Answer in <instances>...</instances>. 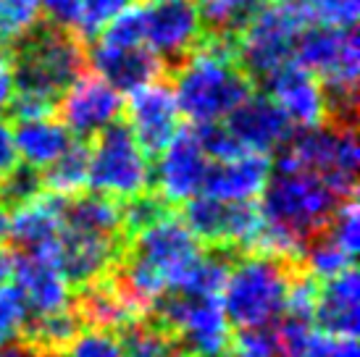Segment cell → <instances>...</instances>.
Segmentation results:
<instances>
[{"label": "cell", "instance_id": "40", "mask_svg": "<svg viewBox=\"0 0 360 357\" xmlns=\"http://www.w3.org/2000/svg\"><path fill=\"white\" fill-rule=\"evenodd\" d=\"M8 210L3 208V205H0V242H3V239L8 237Z\"/></svg>", "mask_w": 360, "mask_h": 357}, {"label": "cell", "instance_id": "30", "mask_svg": "<svg viewBox=\"0 0 360 357\" xmlns=\"http://www.w3.org/2000/svg\"><path fill=\"white\" fill-rule=\"evenodd\" d=\"M63 357H127L116 331L84 326L63 349Z\"/></svg>", "mask_w": 360, "mask_h": 357}, {"label": "cell", "instance_id": "36", "mask_svg": "<svg viewBox=\"0 0 360 357\" xmlns=\"http://www.w3.org/2000/svg\"><path fill=\"white\" fill-rule=\"evenodd\" d=\"M16 163H19V152H16V142H13V126L8 119L0 116V178Z\"/></svg>", "mask_w": 360, "mask_h": 357}, {"label": "cell", "instance_id": "26", "mask_svg": "<svg viewBox=\"0 0 360 357\" xmlns=\"http://www.w3.org/2000/svg\"><path fill=\"white\" fill-rule=\"evenodd\" d=\"M37 0H0V48L11 50L40 24Z\"/></svg>", "mask_w": 360, "mask_h": 357}, {"label": "cell", "instance_id": "5", "mask_svg": "<svg viewBox=\"0 0 360 357\" xmlns=\"http://www.w3.org/2000/svg\"><path fill=\"white\" fill-rule=\"evenodd\" d=\"M308 27L300 3H263L234 37V53L252 84L295 58L297 37Z\"/></svg>", "mask_w": 360, "mask_h": 357}, {"label": "cell", "instance_id": "31", "mask_svg": "<svg viewBox=\"0 0 360 357\" xmlns=\"http://www.w3.org/2000/svg\"><path fill=\"white\" fill-rule=\"evenodd\" d=\"M308 24L350 30L358 21L360 0H297Z\"/></svg>", "mask_w": 360, "mask_h": 357}, {"label": "cell", "instance_id": "4", "mask_svg": "<svg viewBox=\"0 0 360 357\" xmlns=\"http://www.w3.org/2000/svg\"><path fill=\"white\" fill-rule=\"evenodd\" d=\"M11 53L13 66V92L30 95L56 105L60 95L87 71V42L66 27H56L51 21L37 24L30 34H24Z\"/></svg>", "mask_w": 360, "mask_h": 357}, {"label": "cell", "instance_id": "38", "mask_svg": "<svg viewBox=\"0 0 360 357\" xmlns=\"http://www.w3.org/2000/svg\"><path fill=\"white\" fill-rule=\"evenodd\" d=\"M16 266H19V252L0 242V287H8L16 278Z\"/></svg>", "mask_w": 360, "mask_h": 357}, {"label": "cell", "instance_id": "18", "mask_svg": "<svg viewBox=\"0 0 360 357\" xmlns=\"http://www.w3.org/2000/svg\"><path fill=\"white\" fill-rule=\"evenodd\" d=\"M87 63L92 71L103 77L113 89L127 92L142 87L153 79H160L166 69L158 60V56L148 50L145 45H134V48H116V45H105V42L92 40L87 50Z\"/></svg>", "mask_w": 360, "mask_h": 357}, {"label": "cell", "instance_id": "20", "mask_svg": "<svg viewBox=\"0 0 360 357\" xmlns=\"http://www.w3.org/2000/svg\"><path fill=\"white\" fill-rule=\"evenodd\" d=\"M271 176L269 155L260 152H237L226 160H213L202 184V195L226 202L258 200Z\"/></svg>", "mask_w": 360, "mask_h": 357}, {"label": "cell", "instance_id": "39", "mask_svg": "<svg viewBox=\"0 0 360 357\" xmlns=\"http://www.w3.org/2000/svg\"><path fill=\"white\" fill-rule=\"evenodd\" d=\"M0 357H40V352L27 342H8L0 347Z\"/></svg>", "mask_w": 360, "mask_h": 357}, {"label": "cell", "instance_id": "15", "mask_svg": "<svg viewBox=\"0 0 360 357\" xmlns=\"http://www.w3.org/2000/svg\"><path fill=\"white\" fill-rule=\"evenodd\" d=\"M221 124L242 150L260 155L279 152L284 142L297 131L266 92H250Z\"/></svg>", "mask_w": 360, "mask_h": 357}, {"label": "cell", "instance_id": "34", "mask_svg": "<svg viewBox=\"0 0 360 357\" xmlns=\"http://www.w3.org/2000/svg\"><path fill=\"white\" fill-rule=\"evenodd\" d=\"M300 357H360L358 339L355 337H334V334H323L316 331Z\"/></svg>", "mask_w": 360, "mask_h": 357}, {"label": "cell", "instance_id": "9", "mask_svg": "<svg viewBox=\"0 0 360 357\" xmlns=\"http://www.w3.org/2000/svg\"><path fill=\"white\" fill-rule=\"evenodd\" d=\"M181 221L187 223L202 247L224 249L229 255L260 249L263 242V213L258 202H226L208 195H195L181 205Z\"/></svg>", "mask_w": 360, "mask_h": 357}, {"label": "cell", "instance_id": "42", "mask_svg": "<svg viewBox=\"0 0 360 357\" xmlns=\"http://www.w3.org/2000/svg\"><path fill=\"white\" fill-rule=\"evenodd\" d=\"M276 3H297V0H276Z\"/></svg>", "mask_w": 360, "mask_h": 357}, {"label": "cell", "instance_id": "6", "mask_svg": "<svg viewBox=\"0 0 360 357\" xmlns=\"http://www.w3.org/2000/svg\"><path fill=\"white\" fill-rule=\"evenodd\" d=\"M87 189L116 202L145 195L153 189L150 158L142 152L127 124H110L87 142Z\"/></svg>", "mask_w": 360, "mask_h": 357}, {"label": "cell", "instance_id": "41", "mask_svg": "<svg viewBox=\"0 0 360 357\" xmlns=\"http://www.w3.org/2000/svg\"><path fill=\"white\" fill-rule=\"evenodd\" d=\"M40 357H63V355H58V352H40Z\"/></svg>", "mask_w": 360, "mask_h": 357}, {"label": "cell", "instance_id": "7", "mask_svg": "<svg viewBox=\"0 0 360 357\" xmlns=\"http://www.w3.org/2000/svg\"><path fill=\"white\" fill-rule=\"evenodd\" d=\"M276 163L313 171L342 200L352 197L355 195V181H358L355 124L326 121L316 129H297L279 150Z\"/></svg>", "mask_w": 360, "mask_h": 357}, {"label": "cell", "instance_id": "14", "mask_svg": "<svg viewBox=\"0 0 360 357\" xmlns=\"http://www.w3.org/2000/svg\"><path fill=\"white\" fill-rule=\"evenodd\" d=\"M263 84L266 95L279 105L295 129H316L329 121V103L323 84L300 60L292 58L290 63L279 66Z\"/></svg>", "mask_w": 360, "mask_h": 357}, {"label": "cell", "instance_id": "25", "mask_svg": "<svg viewBox=\"0 0 360 357\" xmlns=\"http://www.w3.org/2000/svg\"><path fill=\"white\" fill-rule=\"evenodd\" d=\"M87 155H90L87 142L74 139L71 148L56 163H51L48 169L42 171L45 189L56 192V195H63V197L84 192L87 189Z\"/></svg>", "mask_w": 360, "mask_h": 357}, {"label": "cell", "instance_id": "12", "mask_svg": "<svg viewBox=\"0 0 360 357\" xmlns=\"http://www.w3.org/2000/svg\"><path fill=\"white\" fill-rule=\"evenodd\" d=\"M210 169L208 152L202 150L195 126L179 129L166 148L160 150L158 166L153 169V192L174 205H184L187 200L202 192Z\"/></svg>", "mask_w": 360, "mask_h": 357}, {"label": "cell", "instance_id": "27", "mask_svg": "<svg viewBox=\"0 0 360 357\" xmlns=\"http://www.w3.org/2000/svg\"><path fill=\"white\" fill-rule=\"evenodd\" d=\"M45 192V181H42V171L32 169L27 163H16L13 169L0 178V205L8 210H19L32 200Z\"/></svg>", "mask_w": 360, "mask_h": 357}, {"label": "cell", "instance_id": "37", "mask_svg": "<svg viewBox=\"0 0 360 357\" xmlns=\"http://www.w3.org/2000/svg\"><path fill=\"white\" fill-rule=\"evenodd\" d=\"M13 66H11V53L0 48V110L8 108L13 98Z\"/></svg>", "mask_w": 360, "mask_h": 357}, {"label": "cell", "instance_id": "22", "mask_svg": "<svg viewBox=\"0 0 360 357\" xmlns=\"http://www.w3.org/2000/svg\"><path fill=\"white\" fill-rule=\"evenodd\" d=\"M116 334L124 344L127 357H184L179 339L150 313L137 316Z\"/></svg>", "mask_w": 360, "mask_h": 357}, {"label": "cell", "instance_id": "3", "mask_svg": "<svg viewBox=\"0 0 360 357\" xmlns=\"http://www.w3.org/2000/svg\"><path fill=\"white\" fill-rule=\"evenodd\" d=\"M297 268V260L260 249L234 255L221 287V308L229 326H274L284 310Z\"/></svg>", "mask_w": 360, "mask_h": 357}, {"label": "cell", "instance_id": "16", "mask_svg": "<svg viewBox=\"0 0 360 357\" xmlns=\"http://www.w3.org/2000/svg\"><path fill=\"white\" fill-rule=\"evenodd\" d=\"M13 287L30 316H51L74 305V289L63 276L58 255H19Z\"/></svg>", "mask_w": 360, "mask_h": 357}, {"label": "cell", "instance_id": "17", "mask_svg": "<svg viewBox=\"0 0 360 357\" xmlns=\"http://www.w3.org/2000/svg\"><path fill=\"white\" fill-rule=\"evenodd\" d=\"M60 208L63 195L42 192L37 197L13 210L8 219V237L21 255H58L60 242Z\"/></svg>", "mask_w": 360, "mask_h": 357}, {"label": "cell", "instance_id": "21", "mask_svg": "<svg viewBox=\"0 0 360 357\" xmlns=\"http://www.w3.org/2000/svg\"><path fill=\"white\" fill-rule=\"evenodd\" d=\"M13 142H16L19 158L27 166L45 171L71 148L74 137H71V131L56 116H40V119L16 121Z\"/></svg>", "mask_w": 360, "mask_h": 357}, {"label": "cell", "instance_id": "1", "mask_svg": "<svg viewBox=\"0 0 360 357\" xmlns=\"http://www.w3.org/2000/svg\"><path fill=\"white\" fill-rule=\"evenodd\" d=\"M340 202V195L313 171L276 163L258 202L266 221L260 252L300 263L305 245L329 223Z\"/></svg>", "mask_w": 360, "mask_h": 357}, {"label": "cell", "instance_id": "35", "mask_svg": "<svg viewBox=\"0 0 360 357\" xmlns=\"http://www.w3.org/2000/svg\"><path fill=\"white\" fill-rule=\"evenodd\" d=\"M40 11L48 16L51 24L56 27H74V16H77V0H37Z\"/></svg>", "mask_w": 360, "mask_h": 357}, {"label": "cell", "instance_id": "11", "mask_svg": "<svg viewBox=\"0 0 360 357\" xmlns=\"http://www.w3.org/2000/svg\"><path fill=\"white\" fill-rule=\"evenodd\" d=\"M121 113H124L121 92L110 87L95 71L92 74L84 71L56 103L58 121L71 131V137L82 142H90L105 126L121 121Z\"/></svg>", "mask_w": 360, "mask_h": 357}, {"label": "cell", "instance_id": "2", "mask_svg": "<svg viewBox=\"0 0 360 357\" xmlns=\"http://www.w3.org/2000/svg\"><path fill=\"white\" fill-rule=\"evenodd\" d=\"M179 113L192 126L221 124L250 92L252 79L242 71L234 40L202 34L200 42L169 71Z\"/></svg>", "mask_w": 360, "mask_h": 357}, {"label": "cell", "instance_id": "33", "mask_svg": "<svg viewBox=\"0 0 360 357\" xmlns=\"http://www.w3.org/2000/svg\"><path fill=\"white\" fill-rule=\"evenodd\" d=\"M24 320H27V305L21 299L19 289L13 284L0 287V347L21 337Z\"/></svg>", "mask_w": 360, "mask_h": 357}, {"label": "cell", "instance_id": "28", "mask_svg": "<svg viewBox=\"0 0 360 357\" xmlns=\"http://www.w3.org/2000/svg\"><path fill=\"white\" fill-rule=\"evenodd\" d=\"M131 0H77V16L71 32L82 42H92Z\"/></svg>", "mask_w": 360, "mask_h": 357}, {"label": "cell", "instance_id": "23", "mask_svg": "<svg viewBox=\"0 0 360 357\" xmlns=\"http://www.w3.org/2000/svg\"><path fill=\"white\" fill-rule=\"evenodd\" d=\"M82 328H84V323H82L77 308L71 305V308L51 313V316H30L21 328V342H27L37 352L63 355V349L69 347L71 339L77 337Z\"/></svg>", "mask_w": 360, "mask_h": 357}, {"label": "cell", "instance_id": "8", "mask_svg": "<svg viewBox=\"0 0 360 357\" xmlns=\"http://www.w3.org/2000/svg\"><path fill=\"white\" fill-rule=\"evenodd\" d=\"M179 339L184 357H229L231 331L221 297L166 292L148 310Z\"/></svg>", "mask_w": 360, "mask_h": 357}, {"label": "cell", "instance_id": "10", "mask_svg": "<svg viewBox=\"0 0 360 357\" xmlns=\"http://www.w3.org/2000/svg\"><path fill=\"white\" fill-rule=\"evenodd\" d=\"M121 119L150 160L158 158L160 150L181 129V113L174 98V89L163 79H153L131 89L129 100L124 103Z\"/></svg>", "mask_w": 360, "mask_h": 357}, {"label": "cell", "instance_id": "29", "mask_svg": "<svg viewBox=\"0 0 360 357\" xmlns=\"http://www.w3.org/2000/svg\"><path fill=\"white\" fill-rule=\"evenodd\" d=\"M321 234L326 239H331L340 249H345L347 255H358L360 247V223H358V200L345 197L337 205V210L331 213L329 223L321 228Z\"/></svg>", "mask_w": 360, "mask_h": 357}, {"label": "cell", "instance_id": "19", "mask_svg": "<svg viewBox=\"0 0 360 357\" xmlns=\"http://www.w3.org/2000/svg\"><path fill=\"white\" fill-rule=\"evenodd\" d=\"M316 331L334 337H355L360 334V284L355 266L337 276L319 281L316 305H313Z\"/></svg>", "mask_w": 360, "mask_h": 357}, {"label": "cell", "instance_id": "32", "mask_svg": "<svg viewBox=\"0 0 360 357\" xmlns=\"http://www.w3.org/2000/svg\"><path fill=\"white\" fill-rule=\"evenodd\" d=\"M229 357H281L279 339L274 326L234 328L231 331Z\"/></svg>", "mask_w": 360, "mask_h": 357}, {"label": "cell", "instance_id": "24", "mask_svg": "<svg viewBox=\"0 0 360 357\" xmlns=\"http://www.w3.org/2000/svg\"><path fill=\"white\" fill-rule=\"evenodd\" d=\"M263 3L266 0H198L195 8L200 16L202 34H216V37L234 40L242 27L248 24V19Z\"/></svg>", "mask_w": 360, "mask_h": 357}, {"label": "cell", "instance_id": "13", "mask_svg": "<svg viewBox=\"0 0 360 357\" xmlns=\"http://www.w3.org/2000/svg\"><path fill=\"white\" fill-rule=\"evenodd\" d=\"M145 48L153 50L163 69L179 66L202 37V24L192 0H153L142 6Z\"/></svg>", "mask_w": 360, "mask_h": 357}]
</instances>
